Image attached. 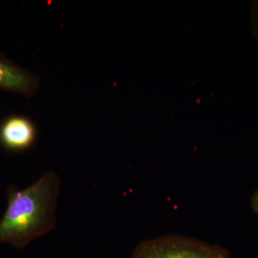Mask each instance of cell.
Wrapping results in <instances>:
<instances>
[{"label":"cell","instance_id":"cell-2","mask_svg":"<svg viewBox=\"0 0 258 258\" xmlns=\"http://www.w3.org/2000/svg\"><path fill=\"white\" fill-rule=\"evenodd\" d=\"M130 258H231L218 244L180 235L160 236L137 244Z\"/></svg>","mask_w":258,"mask_h":258},{"label":"cell","instance_id":"cell-1","mask_svg":"<svg viewBox=\"0 0 258 258\" xmlns=\"http://www.w3.org/2000/svg\"><path fill=\"white\" fill-rule=\"evenodd\" d=\"M62 180L56 171H45L31 185L7 189L8 206L0 220V243L25 248L32 241L50 233L57 224Z\"/></svg>","mask_w":258,"mask_h":258},{"label":"cell","instance_id":"cell-3","mask_svg":"<svg viewBox=\"0 0 258 258\" xmlns=\"http://www.w3.org/2000/svg\"><path fill=\"white\" fill-rule=\"evenodd\" d=\"M37 136L36 124L26 115H10L0 122V147L8 152H26L33 147Z\"/></svg>","mask_w":258,"mask_h":258},{"label":"cell","instance_id":"cell-6","mask_svg":"<svg viewBox=\"0 0 258 258\" xmlns=\"http://www.w3.org/2000/svg\"><path fill=\"white\" fill-rule=\"evenodd\" d=\"M251 207L256 215H258V190L252 195L250 200Z\"/></svg>","mask_w":258,"mask_h":258},{"label":"cell","instance_id":"cell-5","mask_svg":"<svg viewBox=\"0 0 258 258\" xmlns=\"http://www.w3.org/2000/svg\"><path fill=\"white\" fill-rule=\"evenodd\" d=\"M252 25L254 31L258 38V3L254 4L253 13H252Z\"/></svg>","mask_w":258,"mask_h":258},{"label":"cell","instance_id":"cell-4","mask_svg":"<svg viewBox=\"0 0 258 258\" xmlns=\"http://www.w3.org/2000/svg\"><path fill=\"white\" fill-rule=\"evenodd\" d=\"M41 81L35 73L24 69L0 52V89L31 98L40 90Z\"/></svg>","mask_w":258,"mask_h":258}]
</instances>
